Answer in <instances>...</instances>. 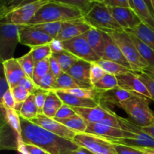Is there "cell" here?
I'll return each instance as SVG.
<instances>
[{"label": "cell", "mask_w": 154, "mask_h": 154, "mask_svg": "<svg viewBox=\"0 0 154 154\" xmlns=\"http://www.w3.org/2000/svg\"><path fill=\"white\" fill-rule=\"evenodd\" d=\"M102 2L111 8H130L129 0H102Z\"/></svg>", "instance_id": "50"}, {"label": "cell", "mask_w": 154, "mask_h": 154, "mask_svg": "<svg viewBox=\"0 0 154 154\" xmlns=\"http://www.w3.org/2000/svg\"><path fill=\"white\" fill-rule=\"evenodd\" d=\"M63 101L60 99L55 91H49L45 100L43 108V114L50 118H54L62 105Z\"/></svg>", "instance_id": "28"}, {"label": "cell", "mask_w": 154, "mask_h": 154, "mask_svg": "<svg viewBox=\"0 0 154 154\" xmlns=\"http://www.w3.org/2000/svg\"><path fill=\"white\" fill-rule=\"evenodd\" d=\"M150 4H151L152 8H153V15H154V1L153 0H150Z\"/></svg>", "instance_id": "59"}, {"label": "cell", "mask_w": 154, "mask_h": 154, "mask_svg": "<svg viewBox=\"0 0 154 154\" xmlns=\"http://www.w3.org/2000/svg\"><path fill=\"white\" fill-rule=\"evenodd\" d=\"M57 121L60 122V123L66 126L71 130L76 132L77 134L85 133L86 130H87V121L77 114L72 117H68V118L57 120Z\"/></svg>", "instance_id": "30"}, {"label": "cell", "mask_w": 154, "mask_h": 154, "mask_svg": "<svg viewBox=\"0 0 154 154\" xmlns=\"http://www.w3.org/2000/svg\"><path fill=\"white\" fill-rule=\"evenodd\" d=\"M50 72L52 73V75H54L55 78H58L62 73H63V71H62L61 68H60V65H59L58 62L57 61L55 58L51 56L50 57Z\"/></svg>", "instance_id": "51"}, {"label": "cell", "mask_w": 154, "mask_h": 154, "mask_svg": "<svg viewBox=\"0 0 154 154\" xmlns=\"http://www.w3.org/2000/svg\"><path fill=\"white\" fill-rule=\"evenodd\" d=\"M102 35L105 41V51H104V56L102 60L114 62L132 70L129 62L125 58L120 48L114 42V39L111 38V36L105 32H102Z\"/></svg>", "instance_id": "14"}, {"label": "cell", "mask_w": 154, "mask_h": 154, "mask_svg": "<svg viewBox=\"0 0 154 154\" xmlns=\"http://www.w3.org/2000/svg\"><path fill=\"white\" fill-rule=\"evenodd\" d=\"M118 87L129 92L137 93L151 99L150 95L142 81L138 78L135 72L117 76Z\"/></svg>", "instance_id": "13"}, {"label": "cell", "mask_w": 154, "mask_h": 154, "mask_svg": "<svg viewBox=\"0 0 154 154\" xmlns=\"http://www.w3.org/2000/svg\"><path fill=\"white\" fill-rule=\"evenodd\" d=\"M45 154H50V153H46Z\"/></svg>", "instance_id": "60"}, {"label": "cell", "mask_w": 154, "mask_h": 154, "mask_svg": "<svg viewBox=\"0 0 154 154\" xmlns=\"http://www.w3.org/2000/svg\"><path fill=\"white\" fill-rule=\"evenodd\" d=\"M20 124L23 142L37 146L46 153L66 154L79 147L73 141L58 136L21 117Z\"/></svg>", "instance_id": "1"}, {"label": "cell", "mask_w": 154, "mask_h": 154, "mask_svg": "<svg viewBox=\"0 0 154 154\" xmlns=\"http://www.w3.org/2000/svg\"><path fill=\"white\" fill-rule=\"evenodd\" d=\"M75 112L89 123H100L114 114L111 110L103 107L102 104L96 108H72Z\"/></svg>", "instance_id": "17"}, {"label": "cell", "mask_w": 154, "mask_h": 154, "mask_svg": "<svg viewBox=\"0 0 154 154\" xmlns=\"http://www.w3.org/2000/svg\"><path fill=\"white\" fill-rule=\"evenodd\" d=\"M10 89L8 82L6 77L5 75L4 70L2 66V73H1V78H0V99L2 98L5 93Z\"/></svg>", "instance_id": "52"}, {"label": "cell", "mask_w": 154, "mask_h": 154, "mask_svg": "<svg viewBox=\"0 0 154 154\" xmlns=\"http://www.w3.org/2000/svg\"><path fill=\"white\" fill-rule=\"evenodd\" d=\"M52 57L57 60L64 73H67L69 69L79 60L78 57L66 50L56 54H52Z\"/></svg>", "instance_id": "31"}, {"label": "cell", "mask_w": 154, "mask_h": 154, "mask_svg": "<svg viewBox=\"0 0 154 154\" xmlns=\"http://www.w3.org/2000/svg\"><path fill=\"white\" fill-rule=\"evenodd\" d=\"M66 154H93V153H91L90 151H89V150H87L86 148L79 147L78 149H76V150H72V151L69 152V153Z\"/></svg>", "instance_id": "56"}, {"label": "cell", "mask_w": 154, "mask_h": 154, "mask_svg": "<svg viewBox=\"0 0 154 154\" xmlns=\"http://www.w3.org/2000/svg\"><path fill=\"white\" fill-rule=\"evenodd\" d=\"M114 146L117 154H144L136 147L118 144H114Z\"/></svg>", "instance_id": "49"}, {"label": "cell", "mask_w": 154, "mask_h": 154, "mask_svg": "<svg viewBox=\"0 0 154 154\" xmlns=\"http://www.w3.org/2000/svg\"><path fill=\"white\" fill-rule=\"evenodd\" d=\"M96 63L99 65L100 67H102L107 74L114 75L116 77L119 76V75H126V74L134 72L133 71L130 70V69H127V68L124 67V66H121L118 63L109 61V60H105L101 59L100 60L96 62Z\"/></svg>", "instance_id": "32"}, {"label": "cell", "mask_w": 154, "mask_h": 154, "mask_svg": "<svg viewBox=\"0 0 154 154\" xmlns=\"http://www.w3.org/2000/svg\"><path fill=\"white\" fill-rule=\"evenodd\" d=\"M59 91V90H58ZM60 91L64 92V93H69V94L74 95V96H78L83 99H92V100L97 101L99 102V95L100 91L95 89L94 87H90V88H76L72 89V90H60ZM100 103V102H99Z\"/></svg>", "instance_id": "34"}, {"label": "cell", "mask_w": 154, "mask_h": 154, "mask_svg": "<svg viewBox=\"0 0 154 154\" xmlns=\"http://www.w3.org/2000/svg\"><path fill=\"white\" fill-rule=\"evenodd\" d=\"M59 97L63 101V104L67 105L72 108H96L99 106L101 103L95 100L88 99H83L69 93H64L62 91H55Z\"/></svg>", "instance_id": "21"}, {"label": "cell", "mask_w": 154, "mask_h": 154, "mask_svg": "<svg viewBox=\"0 0 154 154\" xmlns=\"http://www.w3.org/2000/svg\"><path fill=\"white\" fill-rule=\"evenodd\" d=\"M125 31L135 35L140 40L142 41L144 43L148 45L154 51V29L150 28V26L143 23H141L135 28L125 30Z\"/></svg>", "instance_id": "27"}, {"label": "cell", "mask_w": 154, "mask_h": 154, "mask_svg": "<svg viewBox=\"0 0 154 154\" xmlns=\"http://www.w3.org/2000/svg\"><path fill=\"white\" fill-rule=\"evenodd\" d=\"M18 86L20 88L28 91L30 94H34L36 90H38V87L35 85V84L32 81V79L28 78L27 76H26L25 78H23L20 81V83L18 84Z\"/></svg>", "instance_id": "48"}, {"label": "cell", "mask_w": 154, "mask_h": 154, "mask_svg": "<svg viewBox=\"0 0 154 154\" xmlns=\"http://www.w3.org/2000/svg\"><path fill=\"white\" fill-rule=\"evenodd\" d=\"M84 35L93 51L102 59L105 51V41L102 32L92 27L88 32L84 34Z\"/></svg>", "instance_id": "24"}, {"label": "cell", "mask_w": 154, "mask_h": 154, "mask_svg": "<svg viewBox=\"0 0 154 154\" xmlns=\"http://www.w3.org/2000/svg\"><path fill=\"white\" fill-rule=\"evenodd\" d=\"M143 72H146L147 75H149L150 76H151L152 78H154V66H150V67L147 68L145 70H144Z\"/></svg>", "instance_id": "58"}, {"label": "cell", "mask_w": 154, "mask_h": 154, "mask_svg": "<svg viewBox=\"0 0 154 154\" xmlns=\"http://www.w3.org/2000/svg\"><path fill=\"white\" fill-rule=\"evenodd\" d=\"M11 90L12 95H13L15 101L14 110L17 112L20 113L23 106V104L31 94L26 90L20 88L19 86H17L14 88H11Z\"/></svg>", "instance_id": "40"}, {"label": "cell", "mask_w": 154, "mask_h": 154, "mask_svg": "<svg viewBox=\"0 0 154 154\" xmlns=\"http://www.w3.org/2000/svg\"><path fill=\"white\" fill-rule=\"evenodd\" d=\"M19 36L20 43L29 47L30 48L48 45L54 39L48 35L31 26H20Z\"/></svg>", "instance_id": "11"}, {"label": "cell", "mask_w": 154, "mask_h": 154, "mask_svg": "<svg viewBox=\"0 0 154 154\" xmlns=\"http://www.w3.org/2000/svg\"><path fill=\"white\" fill-rule=\"evenodd\" d=\"M107 73L102 67L96 64V63H91V68H90V83L92 85H94L100 80H102Z\"/></svg>", "instance_id": "41"}, {"label": "cell", "mask_w": 154, "mask_h": 154, "mask_svg": "<svg viewBox=\"0 0 154 154\" xmlns=\"http://www.w3.org/2000/svg\"><path fill=\"white\" fill-rule=\"evenodd\" d=\"M93 87V86L92 84L78 81L69 75H68L67 73L63 72L57 78L54 91L72 90V89L76 88H90V87Z\"/></svg>", "instance_id": "23"}, {"label": "cell", "mask_w": 154, "mask_h": 154, "mask_svg": "<svg viewBox=\"0 0 154 154\" xmlns=\"http://www.w3.org/2000/svg\"><path fill=\"white\" fill-rule=\"evenodd\" d=\"M49 46L51 48V51H52V54L59 53L64 50L62 42L57 40V39H53L49 43Z\"/></svg>", "instance_id": "53"}, {"label": "cell", "mask_w": 154, "mask_h": 154, "mask_svg": "<svg viewBox=\"0 0 154 154\" xmlns=\"http://www.w3.org/2000/svg\"><path fill=\"white\" fill-rule=\"evenodd\" d=\"M2 116H3L8 124L12 129V130L14 132L15 135L17 136V144L21 142L22 141V129H21L20 124V117L19 115V113L17 112L14 109H8V108H1Z\"/></svg>", "instance_id": "26"}, {"label": "cell", "mask_w": 154, "mask_h": 154, "mask_svg": "<svg viewBox=\"0 0 154 154\" xmlns=\"http://www.w3.org/2000/svg\"><path fill=\"white\" fill-rule=\"evenodd\" d=\"M78 147H84L93 154H117L114 144L102 137L92 134H77L73 140Z\"/></svg>", "instance_id": "7"}, {"label": "cell", "mask_w": 154, "mask_h": 154, "mask_svg": "<svg viewBox=\"0 0 154 154\" xmlns=\"http://www.w3.org/2000/svg\"><path fill=\"white\" fill-rule=\"evenodd\" d=\"M2 63L5 75L8 82L10 88H14L18 86L20 81L26 76L17 59L12 58L5 60Z\"/></svg>", "instance_id": "18"}, {"label": "cell", "mask_w": 154, "mask_h": 154, "mask_svg": "<svg viewBox=\"0 0 154 154\" xmlns=\"http://www.w3.org/2000/svg\"><path fill=\"white\" fill-rule=\"evenodd\" d=\"M48 2L49 0H23L6 3L5 5L1 7L0 24H12L19 26L28 25L38 11Z\"/></svg>", "instance_id": "2"}, {"label": "cell", "mask_w": 154, "mask_h": 154, "mask_svg": "<svg viewBox=\"0 0 154 154\" xmlns=\"http://www.w3.org/2000/svg\"><path fill=\"white\" fill-rule=\"evenodd\" d=\"M117 87H118L117 77L114 75H109V74H107L102 80H100L99 82L93 85V87L95 89L100 92L111 90Z\"/></svg>", "instance_id": "38"}, {"label": "cell", "mask_w": 154, "mask_h": 154, "mask_svg": "<svg viewBox=\"0 0 154 154\" xmlns=\"http://www.w3.org/2000/svg\"><path fill=\"white\" fill-rule=\"evenodd\" d=\"M48 92L49 91H45L42 89L38 88L35 93H34L35 101V104L37 105L38 109L39 114H43V108L45 106V100H46Z\"/></svg>", "instance_id": "44"}, {"label": "cell", "mask_w": 154, "mask_h": 154, "mask_svg": "<svg viewBox=\"0 0 154 154\" xmlns=\"http://www.w3.org/2000/svg\"><path fill=\"white\" fill-rule=\"evenodd\" d=\"M30 121L58 136L70 141H73L77 135L76 132L69 129L60 122L57 121L54 118L46 117L44 114H39L37 117Z\"/></svg>", "instance_id": "12"}, {"label": "cell", "mask_w": 154, "mask_h": 154, "mask_svg": "<svg viewBox=\"0 0 154 154\" xmlns=\"http://www.w3.org/2000/svg\"><path fill=\"white\" fill-rule=\"evenodd\" d=\"M136 74L138 78L142 81L143 84L147 87V90H148L149 93L150 95V97H151V100H153L154 102V78H152L149 75H147L144 72H138V73Z\"/></svg>", "instance_id": "43"}, {"label": "cell", "mask_w": 154, "mask_h": 154, "mask_svg": "<svg viewBox=\"0 0 154 154\" xmlns=\"http://www.w3.org/2000/svg\"><path fill=\"white\" fill-rule=\"evenodd\" d=\"M63 23H64L63 22L48 23L38 24V25L31 26L43 32L44 33L51 36L52 38L56 39L61 32Z\"/></svg>", "instance_id": "35"}, {"label": "cell", "mask_w": 154, "mask_h": 154, "mask_svg": "<svg viewBox=\"0 0 154 154\" xmlns=\"http://www.w3.org/2000/svg\"><path fill=\"white\" fill-rule=\"evenodd\" d=\"M90 68H91V63H89L85 60H79L69 69L67 74L78 81L91 84L90 78Z\"/></svg>", "instance_id": "25"}, {"label": "cell", "mask_w": 154, "mask_h": 154, "mask_svg": "<svg viewBox=\"0 0 154 154\" xmlns=\"http://www.w3.org/2000/svg\"><path fill=\"white\" fill-rule=\"evenodd\" d=\"M17 60L20 66L22 67L23 72H25L26 75L28 78L32 79L33 72H34L35 63L33 60L32 54L31 51H29V52L24 54L23 56L20 57V58H17Z\"/></svg>", "instance_id": "37"}, {"label": "cell", "mask_w": 154, "mask_h": 154, "mask_svg": "<svg viewBox=\"0 0 154 154\" xmlns=\"http://www.w3.org/2000/svg\"><path fill=\"white\" fill-rule=\"evenodd\" d=\"M50 72V58L38 62L35 65L34 72H33L32 81L35 85H38L41 80Z\"/></svg>", "instance_id": "36"}, {"label": "cell", "mask_w": 154, "mask_h": 154, "mask_svg": "<svg viewBox=\"0 0 154 154\" xmlns=\"http://www.w3.org/2000/svg\"><path fill=\"white\" fill-rule=\"evenodd\" d=\"M141 150L144 154H154V149L151 148H143V147H136Z\"/></svg>", "instance_id": "57"}, {"label": "cell", "mask_w": 154, "mask_h": 154, "mask_svg": "<svg viewBox=\"0 0 154 154\" xmlns=\"http://www.w3.org/2000/svg\"><path fill=\"white\" fill-rule=\"evenodd\" d=\"M113 16L123 30L131 29L141 23V20L131 8L110 7Z\"/></svg>", "instance_id": "16"}, {"label": "cell", "mask_w": 154, "mask_h": 154, "mask_svg": "<svg viewBox=\"0 0 154 154\" xmlns=\"http://www.w3.org/2000/svg\"><path fill=\"white\" fill-rule=\"evenodd\" d=\"M138 135L137 138H129V139H117L109 140L114 144H123L132 147H143V148L154 149V138L141 130L137 132Z\"/></svg>", "instance_id": "22"}, {"label": "cell", "mask_w": 154, "mask_h": 154, "mask_svg": "<svg viewBox=\"0 0 154 154\" xmlns=\"http://www.w3.org/2000/svg\"><path fill=\"white\" fill-rule=\"evenodd\" d=\"M75 114H76V113L75 112V111H74L72 107L63 104L61 108L57 111V114H56L55 117L54 119L56 120H62V119H66L69 117H72Z\"/></svg>", "instance_id": "47"}, {"label": "cell", "mask_w": 154, "mask_h": 154, "mask_svg": "<svg viewBox=\"0 0 154 154\" xmlns=\"http://www.w3.org/2000/svg\"><path fill=\"white\" fill-rule=\"evenodd\" d=\"M87 128L85 133L97 135L108 140L129 139V138H137L138 136V135L135 133L126 132L102 123H93L87 122Z\"/></svg>", "instance_id": "10"}, {"label": "cell", "mask_w": 154, "mask_h": 154, "mask_svg": "<svg viewBox=\"0 0 154 154\" xmlns=\"http://www.w3.org/2000/svg\"><path fill=\"white\" fill-rule=\"evenodd\" d=\"M149 99L136 94L129 100L118 105L130 117L133 123L145 127L154 123V112L149 107Z\"/></svg>", "instance_id": "5"}, {"label": "cell", "mask_w": 154, "mask_h": 154, "mask_svg": "<svg viewBox=\"0 0 154 154\" xmlns=\"http://www.w3.org/2000/svg\"><path fill=\"white\" fill-rule=\"evenodd\" d=\"M92 27L84 19L68 21L63 23L61 32L56 39L64 42L85 34Z\"/></svg>", "instance_id": "15"}, {"label": "cell", "mask_w": 154, "mask_h": 154, "mask_svg": "<svg viewBox=\"0 0 154 154\" xmlns=\"http://www.w3.org/2000/svg\"><path fill=\"white\" fill-rule=\"evenodd\" d=\"M57 78L52 75L51 72L48 75H45L43 78L40 81L38 88L42 89L45 91H54V86H55Z\"/></svg>", "instance_id": "42"}, {"label": "cell", "mask_w": 154, "mask_h": 154, "mask_svg": "<svg viewBox=\"0 0 154 154\" xmlns=\"http://www.w3.org/2000/svg\"><path fill=\"white\" fill-rule=\"evenodd\" d=\"M117 43L123 56L129 62L131 69L135 73L143 72L149 65L138 53L129 35L125 30L108 33Z\"/></svg>", "instance_id": "6"}, {"label": "cell", "mask_w": 154, "mask_h": 154, "mask_svg": "<svg viewBox=\"0 0 154 154\" xmlns=\"http://www.w3.org/2000/svg\"><path fill=\"white\" fill-rule=\"evenodd\" d=\"M19 115L23 119L32 120L39 115V111L35 101L34 94H31L23 104Z\"/></svg>", "instance_id": "33"}, {"label": "cell", "mask_w": 154, "mask_h": 154, "mask_svg": "<svg viewBox=\"0 0 154 154\" xmlns=\"http://www.w3.org/2000/svg\"><path fill=\"white\" fill-rule=\"evenodd\" d=\"M28 154H45L46 152L44 150H42L40 147H37L33 144H24Z\"/></svg>", "instance_id": "54"}, {"label": "cell", "mask_w": 154, "mask_h": 154, "mask_svg": "<svg viewBox=\"0 0 154 154\" xmlns=\"http://www.w3.org/2000/svg\"><path fill=\"white\" fill-rule=\"evenodd\" d=\"M130 36L131 39H132V42L134 43L135 46L136 47L137 50H138V53L142 57V58L145 60L147 63V64L150 66H154V51L152 48L145 43L140 40L138 37L135 35L132 34V33L127 32Z\"/></svg>", "instance_id": "29"}, {"label": "cell", "mask_w": 154, "mask_h": 154, "mask_svg": "<svg viewBox=\"0 0 154 154\" xmlns=\"http://www.w3.org/2000/svg\"><path fill=\"white\" fill-rule=\"evenodd\" d=\"M84 18L79 9L66 4L63 1H50L41 8L28 25L34 26L48 23L68 22Z\"/></svg>", "instance_id": "3"}, {"label": "cell", "mask_w": 154, "mask_h": 154, "mask_svg": "<svg viewBox=\"0 0 154 154\" xmlns=\"http://www.w3.org/2000/svg\"><path fill=\"white\" fill-rule=\"evenodd\" d=\"M30 51L32 54L33 60L35 63L50 58L52 56V51L50 48L49 44L32 48H30Z\"/></svg>", "instance_id": "39"}, {"label": "cell", "mask_w": 154, "mask_h": 154, "mask_svg": "<svg viewBox=\"0 0 154 154\" xmlns=\"http://www.w3.org/2000/svg\"><path fill=\"white\" fill-rule=\"evenodd\" d=\"M62 43L64 50L70 52L79 60H85L91 63H96L101 60L90 46L84 35L62 42Z\"/></svg>", "instance_id": "9"}, {"label": "cell", "mask_w": 154, "mask_h": 154, "mask_svg": "<svg viewBox=\"0 0 154 154\" xmlns=\"http://www.w3.org/2000/svg\"><path fill=\"white\" fill-rule=\"evenodd\" d=\"M83 19L91 27L107 33L123 30L113 16L109 6L102 1H93Z\"/></svg>", "instance_id": "4"}, {"label": "cell", "mask_w": 154, "mask_h": 154, "mask_svg": "<svg viewBox=\"0 0 154 154\" xmlns=\"http://www.w3.org/2000/svg\"><path fill=\"white\" fill-rule=\"evenodd\" d=\"M141 130L148 135L151 136L152 138H154V123H152L151 125L148 126H145V127H141Z\"/></svg>", "instance_id": "55"}, {"label": "cell", "mask_w": 154, "mask_h": 154, "mask_svg": "<svg viewBox=\"0 0 154 154\" xmlns=\"http://www.w3.org/2000/svg\"><path fill=\"white\" fill-rule=\"evenodd\" d=\"M63 2H66V4L69 5H72L73 7L81 10L84 13V15L88 11V9L90 8V6H91V5L93 2V1H90V0H77V1L70 0V1Z\"/></svg>", "instance_id": "46"}, {"label": "cell", "mask_w": 154, "mask_h": 154, "mask_svg": "<svg viewBox=\"0 0 154 154\" xmlns=\"http://www.w3.org/2000/svg\"><path fill=\"white\" fill-rule=\"evenodd\" d=\"M136 94L137 93L129 92L117 87L111 90L101 92L99 101L101 104L102 102H104V103L111 104L118 106L120 104L129 100Z\"/></svg>", "instance_id": "19"}, {"label": "cell", "mask_w": 154, "mask_h": 154, "mask_svg": "<svg viewBox=\"0 0 154 154\" xmlns=\"http://www.w3.org/2000/svg\"><path fill=\"white\" fill-rule=\"evenodd\" d=\"M0 106H1V108L14 109L15 101L13 95H12L11 88L5 93L2 98L0 99Z\"/></svg>", "instance_id": "45"}, {"label": "cell", "mask_w": 154, "mask_h": 154, "mask_svg": "<svg viewBox=\"0 0 154 154\" xmlns=\"http://www.w3.org/2000/svg\"><path fill=\"white\" fill-rule=\"evenodd\" d=\"M130 8L135 12L141 23L154 29L153 12H150L147 2L143 0H129Z\"/></svg>", "instance_id": "20"}, {"label": "cell", "mask_w": 154, "mask_h": 154, "mask_svg": "<svg viewBox=\"0 0 154 154\" xmlns=\"http://www.w3.org/2000/svg\"><path fill=\"white\" fill-rule=\"evenodd\" d=\"M0 31V58L3 63L14 58L16 47L20 43V26L12 24H1Z\"/></svg>", "instance_id": "8"}]
</instances>
